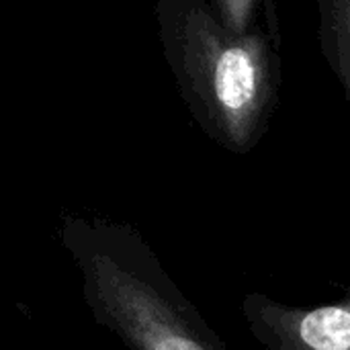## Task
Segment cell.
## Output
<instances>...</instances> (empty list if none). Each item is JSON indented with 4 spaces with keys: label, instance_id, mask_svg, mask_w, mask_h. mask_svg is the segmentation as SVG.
<instances>
[{
    "label": "cell",
    "instance_id": "obj_3",
    "mask_svg": "<svg viewBox=\"0 0 350 350\" xmlns=\"http://www.w3.org/2000/svg\"><path fill=\"white\" fill-rule=\"evenodd\" d=\"M244 312L254 336L269 350H350V299L299 310L250 295Z\"/></svg>",
    "mask_w": 350,
    "mask_h": 350
},
{
    "label": "cell",
    "instance_id": "obj_5",
    "mask_svg": "<svg viewBox=\"0 0 350 350\" xmlns=\"http://www.w3.org/2000/svg\"><path fill=\"white\" fill-rule=\"evenodd\" d=\"M219 21L234 33L265 29L279 45H283L277 0H209Z\"/></svg>",
    "mask_w": 350,
    "mask_h": 350
},
{
    "label": "cell",
    "instance_id": "obj_1",
    "mask_svg": "<svg viewBox=\"0 0 350 350\" xmlns=\"http://www.w3.org/2000/svg\"><path fill=\"white\" fill-rule=\"evenodd\" d=\"M166 66L201 131L232 154L252 152L275 117L283 57L265 29L230 31L209 0H156Z\"/></svg>",
    "mask_w": 350,
    "mask_h": 350
},
{
    "label": "cell",
    "instance_id": "obj_4",
    "mask_svg": "<svg viewBox=\"0 0 350 350\" xmlns=\"http://www.w3.org/2000/svg\"><path fill=\"white\" fill-rule=\"evenodd\" d=\"M320 53L350 105V0H316Z\"/></svg>",
    "mask_w": 350,
    "mask_h": 350
},
{
    "label": "cell",
    "instance_id": "obj_2",
    "mask_svg": "<svg viewBox=\"0 0 350 350\" xmlns=\"http://www.w3.org/2000/svg\"><path fill=\"white\" fill-rule=\"evenodd\" d=\"M59 240L92 320L127 350H228L133 226L64 215Z\"/></svg>",
    "mask_w": 350,
    "mask_h": 350
}]
</instances>
